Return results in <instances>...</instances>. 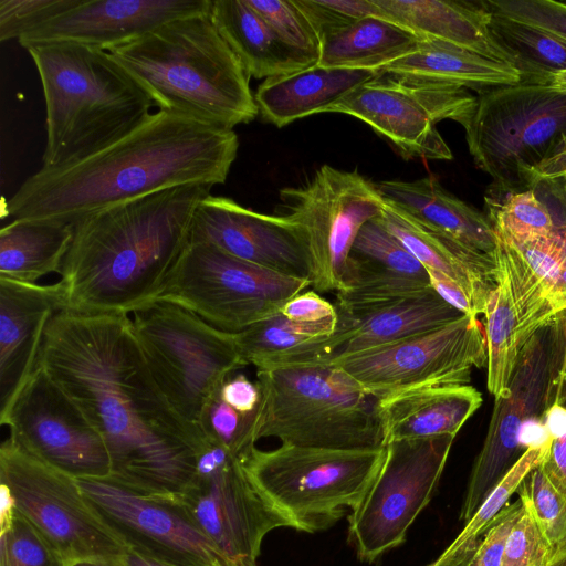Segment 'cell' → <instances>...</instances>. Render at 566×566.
Instances as JSON below:
<instances>
[{
  "label": "cell",
  "instance_id": "35",
  "mask_svg": "<svg viewBox=\"0 0 566 566\" xmlns=\"http://www.w3.org/2000/svg\"><path fill=\"white\" fill-rule=\"evenodd\" d=\"M489 11L491 36L520 73V83L552 85L556 75L566 72V41L531 24Z\"/></svg>",
  "mask_w": 566,
  "mask_h": 566
},
{
  "label": "cell",
  "instance_id": "19",
  "mask_svg": "<svg viewBox=\"0 0 566 566\" xmlns=\"http://www.w3.org/2000/svg\"><path fill=\"white\" fill-rule=\"evenodd\" d=\"M127 547L166 566H234L180 510L107 480H77Z\"/></svg>",
  "mask_w": 566,
  "mask_h": 566
},
{
  "label": "cell",
  "instance_id": "55",
  "mask_svg": "<svg viewBox=\"0 0 566 566\" xmlns=\"http://www.w3.org/2000/svg\"><path fill=\"white\" fill-rule=\"evenodd\" d=\"M544 424L553 440L566 436V408L553 405L544 417Z\"/></svg>",
  "mask_w": 566,
  "mask_h": 566
},
{
  "label": "cell",
  "instance_id": "48",
  "mask_svg": "<svg viewBox=\"0 0 566 566\" xmlns=\"http://www.w3.org/2000/svg\"><path fill=\"white\" fill-rule=\"evenodd\" d=\"M523 501L506 504L482 535L468 566H501L507 536L522 513Z\"/></svg>",
  "mask_w": 566,
  "mask_h": 566
},
{
  "label": "cell",
  "instance_id": "21",
  "mask_svg": "<svg viewBox=\"0 0 566 566\" xmlns=\"http://www.w3.org/2000/svg\"><path fill=\"white\" fill-rule=\"evenodd\" d=\"M210 6L211 0H80L18 42L25 50L71 43L109 52Z\"/></svg>",
  "mask_w": 566,
  "mask_h": 566
},
{
  "label": "cell",
  "instance_id": "10",
  "mask_svg": "<svg viewBox=\"0 0 566 566\" xmlns=\"http://www.w3.org/2000/svg\"><path fill=\"white\" fill-rule=\"evenodd\" d=\"M0 485L1 495L69 566L86 560L118 564L128 552L77 479L33 457L9 437L0 447Z\"/></svg>",
  "mask_w": 566,
  "mask_h": 566
},
{
  "label": "cell",
  "instance_id": "3",
  "mask_svg": "<svg viewBox=\"0 0 566 566\" xmlns=\"http://www.w3.org/2000/svg\"><path fill=\"white\" fill-rule=\"evenodd\" d=\"M209 185H186L126 201L73 224L60 272L65 310L128 315L156 302L190 241Z\"/></svg>",
  "mask_w": 566,
  "mask_h": 566
},
{
  "label": "cell",
  "instance_id": "11",
  "mask_svg": "<svg viewBox=\"0 0 566 566\" xmlns=\"http://www.w3.org/2000/svg\"><path fill=\"white\" fill-rule=\"evenodd\" d=\"M566 363V311L536 329L520 349L506 391L494 400L483 446L469 476L460 510L468 522L525 451L523 427L544 421L557 402Z\"/></svg>",
  "mask_w": 566,
  "mask_h": 566
},
{
  "label": "cell",
  "instance_id": "14",
  "mask_svg": "<svg viewBox=\"0 0 566 566\" xmlns=\"http://www.w3.org/2000/svg\"><path fill=\"white\" fill-rule=\"evenodd\" d=\"M475 103L476 96L458 84L378 73L325 113L365 122L405 159L449 160L452 153L437 123L451 119L463 126Z\"/></svg>",
  "mask_w": 566,
  "mask_h": 566
},
{
  "label": "cell",
  "instance_id": "12",
  "mask_svg": "<svg viewBox=\"0 0 566 566\" xmlns=\"http://www.w3.org/2000/svg\"><path fill=\"white\" fill-rule=\"evenodd\" d=\"M311 286L232 256L206 242L189 241L157 301L179 305L228 333H239L280 313Z\"/></svg>",
  "mask_w": 566,
  "mask_h": 566
},
{
  "label": "cell",
  "instance_id": "16",
  "mask_svg": "<svg viewBox=\"0 0 566 566\" xmlns=\"http://www.w3.org/2000/svg\"><path fill=\"white\" fill-rule=\"evenodd\" d=\"M285 216L305 229L311 253V286L338 292L350 248L360 228L381 216L385 199L359 174L321 166L306 184L280 190Z\"/></svg>",
  "mask_w": 566,
  "mask_h": 566
},
{
  "label": "cell",
  "instance_id": "1",
  "mask_svg": "<svg viewBox=\"0 0 566 566\" xmlns=\"http://www.w3.org/2000/svg\"><path fill=\"white\" fill-rule=\"evenodd\" d=\"M102 436L107 481L176 504L196 476L205 433L172 410L156 384L128 315L57 312L38 363Z\"/></svg>",
  "mask_w": 566,
  "mask_h": 566
},
{
  "label": "cell",
  "instance_id": "23",
  "mask_svg": "<svg viewBox=\"0 0 566 566\" xmlns=\"http://www.w3.org/2000/svg\"><path fill=\"white\" fill-rule=\"evenodd\" d=\"M424 266L385 227L380 216L359 230L348 253L336 310L350 312L430 287Z\"/></svg>",
  "mask_w": 566,
  "mask_h": 566
},
{
  "label": "cell",
  "instance_id": "13",
  "mask_svg": "<svg viewBox=\"0 0 566 566\" xmlns=\"http://www.w3.org/2000/svg\"><path fill=\"white\" fill-rule=\"evenodd\" d=\"M234 566H258L264 537L289 521L249 478L240 457L205 434L196 476L176 504Z\"/></svg>",
  "mask_w": 566,
  "mask_h": 566
},
{
  "label": "cell",
  "instance_id": "7",
  "mask_svg": "<svg viewBox=\"0 0 566 566\" xmlns=\"http://www.w3.org/2000/svg\"><path fill=\"white\" fill-rule=\"evenodd\" d=\"M385 453L386 446L339 450L281 444L266 451L253 447L241 459L251 481L291 527L315 533L359 504Z\"/></svg>",
  "mask_w": 566,
  "mask_h": 566
},
{
  "label": "cell",
  "instance_id": "28",
  "mask_svg": "<svg viewBox=\"0 0 566 566\" xmlns=\"http://www.w3.org/2000/svg\"><path fill=\"white\" fill-rule=\"evenodd\" d=\"M380 219L426 270L455 281L471 297L478 315L484 313L488 296L497 282V261L422 226L387 201Z\"/></svg>",
  "mask_w": 566,
  "mask_h": 566
},
{
  "label": "cell",
  "instance_id": "15",
  "mask_svg": "<svg viewBox=\"0 0 566 566\" xmlns=\"http://www.w3.org/2000/svg\"><path fill=\"white\" fill-rule=\"evenodd\" d=\"M454 438L386 444L376 478L348 516L349 539L361 560L374 562L406 541L439 484Z\"/></svg>",
  "mask_w": 566,
  "mask_h": 566
},
{
  "label": "cell",
  "instance_id": "39",
  "mask_svg": "<svg viewBox=\"0 0 566 566\" xmlns=\"http://www.w3.org/2000/svg\"><path fill=\"white\" fill-rule=\"evenodd\" d=\"M485 201L493 228L509 240L547 235L560 228L534 190L505 193L500 201L485 197Z\"/></svg>",
  "mask_w": 566,
  "mask_h": 566
},
{
  "label": "cell",
  "instance_id": "56",
  "mask_svg": "<svg viewBox=\"0 0 566 566\" xmlns=\"http://www.w3.org/2000/svg\"><path fill=\"white\" fill-rule=\"evenodd\" d=\"M474 549L465 548L455 552L443 551L440 556L427 566H468Z\"/></svg>",
  "mask_w": 566,
  "mask_h": 566
},
{
  "label": "cell",
  "instance_id": "46",
  "mask_svg": "<svg viewBox=\"0 0 566 566\" xmlns=\"http://www.w3.org/2000/svg\"><path fill=\"white\" fill-rule=\"evenodd\" d=\"M494 12L544 30L566 41V2L556 0H485Z\"/></svg>",
  "mask_w": 566,
  "mask_h": 566
},
{
  "label": "cell",
  "instance_id": "60",
  "mask_svg": "<svg viewBox=\"0 0 566 566\" xmlns=\"http://www.w3.org/2000/svg\"><path fill=\"white\" fill-rule=\"evenodd\" d=\"M548 566H566V556L551 563Z\"/></svg>",
  "mask_w": 566,
  "mask_h": 566
},
{
  "label": "cell",
  "instance_id": "49",
  "mask_svg": "<svg viewBox=\"0 0 566 566\" xmlns=\"http://www.w3.org/2000/svg\"><path fill=\"white\" fill-rule=\"evenodd\" d=\"M280 313L293 322H321L338 315L336 306L314 290L305 291L290 298Z\"/></svg>",
  "mask_w": 566,
  "mask_h": 566
},
{
  "label": "cell",
  "instance_id": "54",
  "mask_svg": "<svg viewBox=\"0 0 566 566\" xmlns=\"http://www.w3.org/2000/svg\"><path fill=\"white\" fill-rule=\"evenodd\" d=\"M547 302L553 317L566 311V261L548 293Z\"/></svg>",
  "mask_w": 566,
  "mask_h": 566
},
{
  "label": "cell",
  "instance_id": "9",
  "mask_svg": "<svg viewBox=\"0 0 566 566\" xmlns=\"http://www.w3.org/2000/svg\"><path fill=\"white\" fill-rule=\"evenodd\" d=\"M462 127L475 166L495 191L534 190L533 171L566 136V92L523 83L488 90Z\"/></svg>",
  "mask_w": 566,
  "mask_h": 566
},
{
  "label": "cell",
  "instance_id": "20",
  "mask_svg": "<svg viewBox=\"0 0 566 566\" xmlns=\"http://www.w3.org/2000/svg\"><path fill=\"white\" fill-rule=\"evenodd\" d=\"M190 241L210 243L232 256L286 276L307 281L311 277L305 229L285 214H264L210 193L195 211Z\"/></svg>",
  "mask_w": 566,
  "mask_h": 566
},
{
  "label": "cell",
  "instance_id": "32",
  "mask_svg": "<svg viewBox=\"0 0 566 566\" xmlns=\"http://www.w3.org/2000/svg\"><path fill=\"white\" fill-rule=\"evenodd\" d=\"M377 72L458 84L479 93L521 82L520 73L510 64L493 61L453 44L427 39L415 51Z\"/></svg>",
  "mask_w": 566,
  "mask_h": 566
},
{
  "label": "cell",
  "instance_id": "22",
  "mask_svg": "<svg viewBox=\"0 0 566 566\" xmlns=\"http://www.w3.org/2000/svg\"><path fill=\"white\" fill-rule=\"evenodd\" d=\"M337 313L335 333L315 340L285 366L327 364L424 334L464 315L431 286L390 302Z\"/></svg>",
  "mask_w": 566,
  "mask_h": 566
},
{
  "label": "cell",
  "instance_id": "47",
  "mask_svg": "<svg viewBox=\"0 0 566 566\" xmlns=\"http://www.w3.org/2000/svg\"><path fill=\"white\" fill-rule=\"evenodd\" d=\"M307 18L319 40L364 17L379 15L374 0H294Z\"/></svg>",
  "mask_w": 566,
  "mask_h": 566
},
{
  "label": "cell",
  "instance_id": "17",
  "mask_svg": "<svg viewBox=\"0 0 566 566\" xmlns=\"http://www.w3.org/2000/svg\"><path fill=\"white\" fill-rule=\"evenodd\" d=\"M486 360L481 323L463 315L424 334L319 365L344 370L379 399L422 387L469 385L473 368Z\"/></svg>",
  "mask_w": 566,
  "mask_h": 566
},
{
  "label": "cell",
  "instance_id": "40",
  "mask_svg": "<svg viewBox=\"0 0 566 566\" xmlns=\"http://www.w3.org/2000/svg\"><path fill=\"white\" fill-rule=\"evenodd\" d=\"M1 504L0 566H69L3 496Z\"/></svg>",
  "mask_w": 566,
  "mask_h": 566
},
{
  "label": "cell",
  "instance_id": "31",
  "mask_svg": "<svg viewBox=\"0 0 566 566\" xmlns=\"http://www.w3.org/2000/svg\"><path fill=\"white\" fill-rule=\"evenodd\" d=\"M209 13L249 77L265 80L317 64L283 42L245 0H211Z\"/></svg>",
  "mask_w": 566,
  "mask_h": 566
},
{
  "label": "cell",
  "instance_id": "34",
  "mask_svg": "<svg viewBox=\"0 0 566 566\" xmlns=\"http://www.w3.org/2000/svg\"><path fill=\"white\" fill-rule=\"evenodd\" d=\"M73 240V226L17 219L0 230V277L24 283L60 274Z\"/></svg>",
  "mask_w": 566,
  "mask_h": 566
},
{
  "label": "cell",
  "instance_id": "58",
  "mask_svg": "<svg viewBox=\"0 0 566 566\" xmlns=\"http://www.w3.org/2000/svg\"><path fill=\"white\" fill-rule=\"evenodd\" d=\"M556 403L566 408V363L563 371L562 384Z\"/></svg>",
  "mask_w": 566,
  "mask_h": 566
},
{
  "label": "cell",
  "instance_id": "29",
  "mask_svg": "<svg viewBox=\"0 0 566 566\" xmlns=\"http://www.w3.org/2000/svg\"><path fill=\"white\" fill-rule=\"evenodd\" d=\"M379 15L421 39L453 44L493 61L509 63L493 41L483 1L374 0ZM511 65V64H510Z\"/></svg>",
  "mask_w": 566,
  "mask_h": 566
},
{
  "label": "cell",
  "instance_id": "37",
  "mask_svg": "<svg viewBox=\"0 0 566 566\" xmlns=\"http://www.w3.org/2000/svg\"><path fill=\"white\" fill-rule=\"evenodd\" d=\"M499 265V264H497ZM486 340V385L494 398L507 389L521 349L517 315L505 271L499 265L496 285L484 310Z\"/></svg>",
  "mask_w": 566,
  "mask_h": 566
},
{
  "label": "cell",
  "instance_id": "52",
  "mask_svg": "<svg viewBox=\"0 0 566 566\" xmlns=\"http://www.w3.org/2000/svg\"><path fill=\"white\" fill-rule=\"evenodd\" d=\"M541 469L551 483L566 497V436L554 439Z\"/></svg>",
  "mask_w": 566,
  "mask_h": 566
},
{
  "label": "cell",
  "instance_id": "38",
  "mask_svg": "<svg viewBox=\"0 0 566 566\" xmlns=\"http://www.w3.org/2000/svg\"><path fill=\"white\" fill-rule=\"evenodd\" d=\"M552 442L553 440L542 446L528 447L522 453L444 551L476 548L482 535L513 493H516L524 479L546 460Z\"/></svg>",
  "mask_w": 566,
  "mask_h": 566
},
{
  "label": "cell",
  "instance_id": "30",
  "mask_svg": "<svg viewBox=\"0 0 566 566\" xmlns=\"http://www.w3.org/2000/svg\"><path fill=\"white\" fill-rule=\"evenodd\" d=\"M378 75L374 70L313 65L286 75L265 78L254 94L262 118L283 127L325 111L350 91Z\"/></svg>",
  "mask_w": 566,
  "mask_h": 566
},
{
  "label": "cell",
  "instance_id": "36",
  "mask_svg": "<svg viewBox=\"0 0 566 566\" xmlns=\"http://www.w3.org/2000/svg\"><path fill=\"white\" fill-rule=\"evenodd\" d=\"M338 315L321 322H293L281 313L233 334L238 349L256 370L281 366L315 340L333 335Z\"/></svg>",
  "mask_w": 566,
  "mask_h": 566
},
{
  "label": "cell",
  "instance_id": "24",
  "mask_svg": "<svg viewBox=\"0 0 566 566\" xmlns=\"http://www.w3.org/2000/svg\"><path fill=\"white\" fill-rule=\"evenodd\" d=\"M65 310L62 284L0 277V412L34 370L50 319Z\"/></svg>",
  "mask_w": 566,
  "mask_h": 566
},
{
  "label": "cell",
  "instance_id": "18",
  "mask_svg": "<svg viewBox=\"0 0 566 566\" xmlns=\"http://www.w3.org/2000/svg\"><path fill=\"white\" fill-rule=\"evenodd\" d=\"M1 426L23 450L77 479L107 480L106 444L72 398L36 364L8 408Z\"/></svg>",
  "mask_w": 566,
  "mask_h": 566
},
{
  "label": "cell",
  "instance_id": "41",
  "mask_svg": "<svg viewBox=\"0 0 566 566\" xmlns=\"http://www.w3.org/2000/svg\"><path fill=\"white\" fill-rule=\"evenodd\" d=\"M520 491L528 497L548 538L553 562L566 556V497L551 483L541 467L521 483Z\"/></svg>",
  "mask_w": 566,
  "mask_h": 566
},
{
  "label": "cell",
  "instance_id": "27",
  "mask_svg": "<svg viewBox=\"0 0 566 566\" xmlns=\"http://www.w3.org/2000/svg\"><path fill=\"white\" fill-rule=\"evenodd\" d=\"M482 395L470 385L422 387L378 399L385 446L400 440L457 436L481 407Z\"/></svg>",
  "mask_w": 566,
  "mask_h": 566
},
{
  "label": "cell",
  "instance_id": "5",
  "mask_svg": "<svg viewBox=\"0 0 566 566\" xmlns=\"http://www.w3.org/2000/svg\"><path fill=\"white\" fill-rule=\"evenodd\" d=\"M45 102L43 168L77 161L129 133L155 105L108 52L71 43L27 50Z\"/></svg>",
  "mask_w": 566,
  "mask_h": 566
},
{
  "label": "cell",
  "instance_id": "45",
  "mask_svg": "<svg viewBox=\"0 0 566 566\" xmlns=\"http://www.w3.org/2000/svg\"><path fill=\"white\" fill-rule=\"evenodd\" d=\"M251 415L243 416L219 395L209 405L201 422L203 433L229 450L243 458L253 447L250 438Z\"/></svg>",
  "mask_w": 566,
  "mask_h": 566
},
{
  "label": "cell",
  "instance_id": "25",
  "mask_svg": "<svg viewBox=\"0 0 566 566\" xmlns=\"http://www.w3.org/2000/svg\"><path fill=\"white\" fill-rule=\"evenodd\" d=\"M495 233L496 261L510 282L518 342L523 346L536 329L553 318L547 296L566 261V227L522 241Z\"/></svg>",
  "mask_w": 566,
  "mask_h": 566
},
{
  "label": "cell",
  "instance_id": "50",
  "mask_svg": "<svg viewBox=\"0 0 566 566\" xmlns=\"http://www.w3.org/2000/svg\"><path fill=\"white\" fill-rule=\"evenodd\" d=\"M219 397L243 416L252 415L260 401V389L245 375L230 376L221 386Z\"/></svg>",
  "mask_w": 566,
  "mask_h": 566
},
{
  "label": "cell",
  "instance_id": "2",
  "mask_svg": "<svg viewBox=\"0 0 566 566\" xmlns=\"http://www.w3.org/2000/svg\"><path fill=\"white\" fill-rule=\"evenodd\" d=\"M239 149L233 129L158 109L129 133L61 167L43 168L4 201L12 220L75 224L165 189L223 184Z\"/></svg>",
  "mask_w": 566,
  "mask_h": 566
},
{
  "label": "cell",
  "instance_id": "53",
  "mask_svg": "<svg viewBox=\"0 0 566 566\" xmlns=\"http://www.w3.org/2000/svg\"><path fill=\"white\" fill-rule=\"evenodd\" d=\"M566 180V136L559 145L533 171L534 189L544 181Z\"/></svg>",
  "mask_w": 566,
  "mask_h": 566
},
{
  "label": "cell",
  "instance_id": "44",
  "mask_svg": "<svg viewBox=\"0 0 566 566\" xmlns=\"http://www.w3.org/2000/svg\"><path fill=\"white\" fill-rule=\"evenodd\" d=\"M80 0H0V41L20 40Z\"/></svg>",
  "mask_w": 566,
  "mask_h": 566
},
{
  "label": "cell",
  "instance_id": "4",
  "mask_svg": "<svg viewBox=\"0 0 566 566\" xmlns=\"http://www.w3.org/2000/svg\"><path fill=\"white\" fill-rule=\"evenodd\" d=\"M108 53L161 111L229 129L259 114L250 77L209 11L168 21Z\"/></svg>",
  "mask_w": 566,
  "mask_h": 566
},
{
  "label": "cell",
  "instance_id": "43",
  "mask_svg": "<svg viewBox=\"0 0 566 566\" xmlns=\"http://www.w3.org/2000/svg\"><path fill=\"white\" fill-rule=\"evenodd\" d=\"M516 493L523 510L507 536L501 566H548L554 556L552 545L526 494L518 489Z\"/></svg>",
  "mask_w": 566,
  "mask_h": 566
},
{
  "label": "cell",
  "instance_id": "51",
  "mask_svg": "<svg viewBox=\"0 0 566 566\" xmlns=\"http://www.w3.org/2000/svg\"><path fill=\"white\" fill-rule=\"evenodd\" d=\"M426 271L428 273L431 287L448 304L464 315L478 317V313L471 297L460 284L440 272L433 270Z\"/></svg>",
  "mask_w": 566,
  "mask_h": 566
},
{
  "label": "cell",
  "instance_id": "26",
  "mask_svg": "<svg viewBox=\"0 0 566 566\" xmlns=\"http://www.w3.org/2000/svg\"><path fill=\"white\" fill-rule=\"evenodd\" d=\"M381 197L422 226L496 261V233L490 219L446 190L438 179L382 180Z\"/></svg>",
  "mask_w": 566,
  "mask_h": 566
},
{
  "label": "cell",
  "instance_id": "61",
  "mask_svg": "<svg viewBox=\"0 0 566 566\" xmlns=\"http://www.w3.org/2000/svg\"><path fill=\"white\" fill-rule=\"evenodd\" d=\"M566 2V1H565Z\"/></svg>",
  "mask_w": 566,
  "mask_h": 566
},
{
  "label": "cell",
  "instance_id": "8",
  "mask_svg": "<svg viewBox=\"0 0 566 566\" xmlns=\"http://www.w3.org/2000/svg\"><path fill=\"white\" fill-rule=\"evenodd\" d=\"M133 316L142 353L166 400L179 418L201 429L205 413L223 382L248 365L233 334L164 301Z\"/></svg>",
  "mask_w": 566,
  "mask_h": 566
},
{
  "label": "cell",
  "instance_id": "6",
  "mask_svg": "<svg viewBox=\"0 0 566 566\" xmlns=\"http://www.w3.org/2000/svg\"><path fill=\"white\" fill-rule=\"evenodd\" d=\"M260 401L250 438L281 444L365 450L385 447L378 398L329 365H291L256 370Z\"/></svg>",
  "mask_w": 566,
  "mask_h": 566
},
{
  "label": "cell",
  "instance_id": "42",
  "mask_svg": "<svg viewBox=\"0 0 566 566\" xmlns=\"http://www.w3.org/2000/svg\"><path fill=\"white\" fill-rule=\"evenodd\" d=\"M287 45L318 62L319 38L294 0H245Z\"/></svg>",
  "mask_w": 566,
  "mask_h": 566
},
{
  "label": "cell",
  "instance_id": "57",
  "mask_svg": "<svg viewBox=\"0 0 566 566\" xmlns=\"http://www.w3.org/2000/svg\"><path fill=\"white\" fill-rule=\"evenodd\" d=\"M118 566H166L137 552L128 549L126 555L117 564Z\"/></svg>",
  "mask_w": 566,
  "mask_h": 566
},
{
  "label": "cell",
  "instance_id": "33",
  "mask_svg": "<svg viewBox=\"0 0 566 566\" xmlns=\"http://www.w3.org/2000/svg\"><path fill=\"white\" fill-rule=\"evenodd\" d=\"M422 40L386 18L368 15L324 34L317 65L378 71L415 51Z\"/></svg>",
  "mask_w": 566,
  "mask_h": 566
},
{
  "label": "cell",
  "instance_id": "59",
  "mask_svg": "<svg viewBox=\"0 0 566 566\" xmlns=\"http://www.w3.org/2000/svg\"><path fill=\"white\" fill-rule=\"evenodd\" d=\"M72 566H118V565L114 564V563H107V562L86 560V562L76 563V564H74Z\"/></svg>",
  "mask_w": 566,
  "mask_h": 566
}]
</instances>
